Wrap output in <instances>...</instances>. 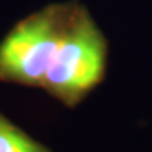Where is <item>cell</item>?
Instances as JSON below:
<instances>
[{"instance_id":"obj_2","label":"cell","mask_w":152,"mask_h":152,"mask_svg":"<svg viewBox=\"0 0 152 152\" xmlns=\"http://www.w3.org/2000/svg\"><path fill=\"white\" fill-rule=\"evenodd\" d=\"M0 152H52L0 113Z\"/></svg>"},{"instance_id":"obj_1","label":"cell","mask_w":152,"mask_h":152,"mask_svg":"<svg viewBox=\"0 0 152 152\" xmlns=\"http://www.w3.org/2000/svg\"><path fill=\"white\" fill-rule=\"evenodd\" d=\"M107 41L77 1L24 17L0 42V82L39 87L75 107L103 82Z\"/></svg>"}]
</instances>
